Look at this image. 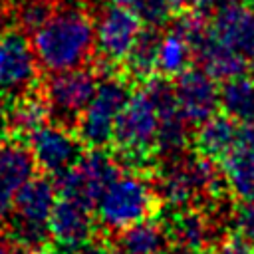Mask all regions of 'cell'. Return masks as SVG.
Returning <instances> with one entry per match:
<instances>
[{
  "instance_id": "cell-1",
  "label": "cell",
  "mask_w": 254,
  "mask_h": 254,
  "mask_svg": "<svg viewBox=\"0 0 254 254\" xmlns=\"http://www.w3.org/2000/svg\"><path fill=\"white\" fill-rule=\"evenodd\" d=\"M30 42L46 73L83 67L95 56V14L83 2L60 0Z\"/></svg>"
},
{
  "instance_id": "cell-2",
  "label": "cell",
  "mask_w": 254,
  "mask_h": 254,
  "mask_svg": "<svg viewBox=\"0 0 254 254\" xmlns=\"http://www.w3.org/2000/svg\"><path fill=\"white\" fill-rule=\"evenodd\" d=\"M153 185L161 202L177 210L190 208L196 202L216 200L228 189L222 169L214 161L192 153L161 159L155 167Z\"/></svg>"
},
{
  "instance_id": "cell-3",
  "label": "cell",
  "mask_w": 254,
  "mask_h": 254,
  "mask_svg": "<svg viewBox=\"0 0 254 254\" xmlns=\"http://www.w3.org/2000/svg\"><path fill=\"white\" fill-rule=\"evenodd\" d=\"M155 185L143 171L123 169L95 202V222L101 230L115 234L127 226L153 218L161 210Z\"/></svg>"
},
{
  "instance_id": "cell-4",
  "label": "cell",
  "mask_w": 254,
  "mask_h": 254,
  "mask_svg": "<svg viewBox=\"0 0 254 254\" xmlns=\"http://www.w3.org/2000/svg\"><path fill=\"white\" fill-rule=\"evenodd\" d=\"M159 133V113L151 95L141 87L131 91L127 103L123 105L115 129H113V155L123 169L143 171L149 167L151 157H155Z\"/></svg>"
},
{
  "instance_id": "cell-5",
  "label": "cell",
  "mask_w": 254,
  "mask_h": 254,
  "mask_svg": "<svg viewBox=\"0 0 254 254\" xmlns=\"http://www.w3.org/2000/svg\"><path fill=\"white\" fill-rule=\"evenodd\" d=\"M58 200V189L52 177L34 175L18 192L6 220L8 236L20 246H48L50 220Z\"/></svg>"
},
{
  "instance_id": "cell-6",
  "label": "cell",
  "mask_w": 254,
  "mask_h": 254,
  "mask_svg": "<svg viewBox=\"0 0 254 254\" xmlns=\"http://www.w3.org/2000/svg\"><path fill=\"white\" fill-rule=\"evenodd\" d=\"M131 81L123 71L101 75L97 89L75 123V135L85 149H105L111 145L115 121L131 95Z\"/></svg>"
},
{
  "instance_id": "cell-7",
  "label": "cell",
  "mask_w": 254,
  "mask_h": 254,
  "mask_svg": "<svg viewBox=\"0 0 254 254\" xmlns=\"http://www.w3.org/2000/svg\"><path fill=\"white\" fill-rule=\"evenodd\" d=\"M143 30V20L131 6L107 4L95 14V54L93 67L99 75L121 69L129 52L133 50L139 34Z\"/></svg>"
},
{
  "instance_id": "cell-8",
  "label": "cell",
  "mask_w": 254,
  "mask_h": 254,
  "mask_svg": "<svg viewBox=\"0 0 254 254\" xmlns=\"http://www.w3.org/2000/svg\"><path fill=\"white\" fill-rule=\"evenodd\" d=\"M101 75L93 65L50 73L42 79L40 91L50 107L52 121L75 129V123L91 101Z\"/></svg>"
},
{
  "instance_id": "cell-9",
  "label": "cell",
  "mask_w": 254,
  "mask_h": 254,
  "mask_svg": "<svg viewBox=\"0 0 254 254\" xmlns=\"http://www.w3.org/2000/svg\"><path fill=\"white\" fill-rule=\"evenodd\" d=\"M40 71L30 38L18 26L4 28L0 34V93L14 101L36 91L42 83Z\"/></svg>"
},
{
  "instance_id": "cell-10",
  "label": "cell",
  "mask_w": 254,
  "mask_h": 254,
  "mask_svg": "<svg viewBox=\"0 0 254 254\" xmlns=\"http://www.w3.org/2000/svg\"><path fill=\"white\" fill-rule=\"evenodd\" d=\"M123 171L121 163L113 153L105 149H87L73 167L54 179L58 194L79 198L95 208L97 198L105 187Z\"/></svg>"
},
{
  "instance_id": "cell-11",
  "label": "cell",
  "mask_w": 254,
  "mask_h": 254,
  "mask_svg": "<svg viewBox=\"0 0 254 254\" xmlns=\"http://www.w3.org/2000/svg\"><path fill=\"white\" fill-rule=\"evenodd\" d=\"M26 145L32 151L36 167L54 179L73 167L85 149L73 129L56 121H48L38 131H34L26 139Z\"/></svg>"
},
{
  "instance_id": "cell-12",
  "label": "cell",
  "mask_w": 254,
  "mask_h": 254,
  "mask_svg": "<svg viewBox=\"0 0 254 254\" xmlns=\"http://www.w3.org/2000/svg\"><path fill=\"white\" fill-rule=\"evenodd\" d=\"M95 226L93 206L79 198L58 194L50 220V246L56 254H73L95 238Z\"/></svg>"
},
{
  "instance_id": "cell-13",
  "label": "cell",
  "mask_w": 254,
  "mask_h": 254,
  "mask_svg": "<svg viewBox=\"0 0 254 254\" xmlns=\"http://www.w3.org/2000/svg\"><path fill=\"white\" fill-rule=\"evenodd\" d=\"M173 87L179 111L190 127H198L220 109L218 85L202 67H187L175 77Z\"/></svg>"
},
{
  "instance_id": "cell-14",
  "label": "cell",
  "mask_w": 254,
  "mask_h": 254,
  "mask_svg": "<svg viewBox=\"0 0 254 254\" xmlns=\"http://www.w3.org/2000/svg\"><path fill=\"white\" fill-rule=\"evenodd\" d=\"M36 169L32 151L24 141L14 137L0 141V224H6L18 192L36 175Z\"/></svg>"
},
{
  "instance_id": "cell-15",
  "label": "cell",
  "mask_w": 254,
  "mask_h": 254,
  "mask_svg": "<svg viewBox=\"0 0 254 254\" xmlns=\"http://www.w3.org/2000/svg\"><path fill=\"white\" fill-rule=\"evenodd\" d=\"M212 36L246 62L254 60V6L240 2L214 10L210 18Z\"/></svg>"
},
{
  "instance_id": "cell-16",
  "label": "cell",
  "mask_w": 254,
  "mask_h": 254,
  "mask_svg": "<svg viewBox=\"0 0 254 254\" xmlns=\"http://www.w3.org/2000/svg\"><path fill=\"white\" fill-rule=\"evenodd\" d=\"M165 226H167L169 242L175 248V252H183V254L204 252L218 242L214 238L216 234H214L212 216H208L204 210L196 206L177 210Z\"/></svg>"
},
{
  "instance_id": "cell-17",
  "label": "cell",
  "mask_w": 254,
  "mask_h": 254,
  "mask_svg": "<svg viewBox=\"0 0 254 254\" xmlns=\"http://www.w3.org/2000/svg\"><path fill=\"white\" fill-rule=\"evenodd\" d=\"M109 246L113 254H163L171 242L165 222L153 216L115 232Z\"/></svg>"
},
{
  "instance_id": "cell-18",
  "label": "cell",
  "mask_w": 254,
  "mask_h": 254,
  "mask_svg": "<svg viewBox=\"0 0 254 254\" xmlns=\"http://www.w3.org/2000/svg\"><path fill=\"white\" fill-rule=\"evenodd\" d=\"M238 141V121H234L228 115H212L204 123L198 125L194 133V147L196 151L210 159V161H222Z\"/></svg>"
},
{
  "instance_id": "cell-19",
  "label": "cell",
  "mask_w": 254,
  "mask_h": 254,
  "mask_svg": "<svg viewBox=\"0 0 254 254\" xmlns=\"http://www.w3.org/2000/svg\"><path fill=\"white\" fill-rule=\"evenodd\" d=\"M52 121L50 107L40 91V87L24 97H18L10 101L8 107V137L20 139L26 143V139L38 131L42 125Z\"/></svg>"
},
{
  "instance_id": "cell-20",
  "label": "cell",
  "mask_w": 254,
  "mask_h": 254,
  "mask_svg": "<svg viewBox=\"0 0 254 254\" xmlns=\"http://www.w3.org/2000/svg\"><path fill=\"white\" fill-rule=\"evenodd\" d=\"M159 40H161V32L159 28L147 26L143 24V30L133 46V50L129 52L127 60L121 65L123 75L133 83H145L147 79H151L153 75H157V52H159Z\"/></svg>"
},
{
  "instance_id": "cell-21",
  "label": "cell",
  "mask_w": 254,
  "mask_h": 254,
  "mask_svg": "<svg viewBox=\"0 0 254 254\" xmlns=\"http://www.w3.org/2000/svg\"><path fill=\"white\" fill-rule=\"evenodd\" d=\"M220 169L228 190L240 200H254V149L236 145L222 161Z\"/></svg>"
},
{
  "instance_id": "cell-22",
  "label": "cell",
  "mask_w": 254,
  "mask_h": 254,
  "mask_svg": "<svg viewBox=\"0 0 254 254\" xmlns=\"http://www.w3.org/2000/svg\"><path fill=\"white\" fill-rule=\"evenodd\" d=\"M194 58L198 62V67H202L214 81H226V79L244 75L246 64H248L230 48L222 46L214 36H210L194 52Z\"/></svg>"
},
{
  "instance_id": "cell-23",
  "label": "cell",
  "mask_w": 254,
  "mask_h": 254,
  "mask_svg": "<svg viewBox=\"0 0 254 254\" xmlns=\"http://www.w3.org/2000/svg\"><path fill=\"white\" fill-rule=\"evenodd\" d=\"M220 109L224 115L232 117L238 123L254 119V81L252 77L238 75L222 81L218 87Z\"/></svg>"
},
{
  "instance_id": "cell-24",
  "label": "cell",
  "mask_w": 254,
  "mask_h": 254,
  "mask_svg": "<svg viewBox=\"0 0 254 254\" xmlns=\"http://www.w3.org/2000/svg\"><path fill=\"white\" fill-rule=\"evenodd\" d=\"M192 56L194 54L187 44V40L169 28V32L161 34V40H159L157 73L163 77H177L181 71L190 67Z\"/></svg>"
},
{
  "instance_id": "cell-25",
  "label": "cell",
  "mask_w": 254,
  "mask_h": 254,
  "mask_svg": "<svg viewBox=\"0 0 254 254\" xmlns=\"http://www.w3.org/2000/svg\"><path fill=\"white\" fill-rule=\"evenodd\" d=\"M54 6L52 0H22L14 6V22L30 38L48 20Z\"/></svg>"
},
{
  "instance_id": "cell-26",
  "label": "cell",
  "mask_w": 254,
  "mask_h": 254,
  "mask_svg": "<svg viewBox=\"0 0 254 254\" xmlns=\"http://www.w3.org/2000/svg\"><path fill=\"white\" fill-rule=\"evenodd\" d=\"M131 8L139 14L143 24L159 28V30L165 24H169L171 18L175 16V10L171 8L169 0H137Z\"/></svg>"
},
{
  "instance_id": "cell-27",
  "label": "cell",
  "mask_w": 254,
  "mask_h": 254,
  "mask_svg": "<svg viewBox=\"0 0 254 254\" xmlns=\"http://www.w3.org/2000/svg\"><path fill=\"white\" fill-rule=\"evenodd\" d=\"M232 222H234L236 234H240L246 242L254 246V200L240 202L232 214Z\"/></svg>"
},
{
  "instance_id": "cell-28",
  "label": "cell",
  "mask_w": 254,
  "mask_h": 254,
  "mask_svg": "<svg viewBox=\"0 0 254 254\" xmlns=\"http://www.w3.org/2000/svg\"><path fill=\"white\" fill-rule=\"evenodd\" d=\"M73 254H113L111 246H109V240H103V238H91L87 244H83L81 248H77Z\"/></svg>"
},
{
  "instance_id": "cell-29",
  "label": "cell",
  "mask_w": 254,
  "mask_h": 254,
  "mask_svg": "<svg viewBox=\"0 0 254 254\" xmlns=\"http://www.w3.org/2000/svg\"><path fill=\"white\" fill-rule=\"evenodd\" d=\"M236 145L254 149V119L238 123V141H236Z\"/></svg>"
},
{
  "instance_id": "cell-30",
  "label": "cell",
  "mask_w": 254,
  "mask_h": 254,
  "mask_svg": "<svg viewBox=\"0 0 254 254\" xmlns=\"http://www.w3.org/2000/svg\"><path fill=\"white\" fill-rule=\"evenodd\" d=\"M8 99L0 93V141L8 137Z\"/></svg>"
},
{
  "instance_id": "cell-31",
  "label": "cell",
  "mask_w": 254,
  "mask_h": 254,
  "mask_svg": "<svg viewBox=\"0 0 254 254\" xmlns=\"http://www.w3.org/2000/svg\"><path fill=\"white\" fill-rule=\"evenodd\" d=\"M0 254H14V242L8 236V232L0 230Z\"/></svg>"
},
{
  "instance_id": "cell-32",
  "label": "cell",
  "mask_w": 254,
  "mask_h": 254,
  "mask_svg": "<svg viewBox=\"0 0 254 254\" xmlns=\"http://www.w3.org/2000/svg\"><path fill=\"white\" fill-rule=\"evenodd\" d=\"M187 4L198 12H206L208 8H214V0H187Z\"/></svg>"
},
{
  "instance_id": "cell-33",
  "label": "cell",
  "mask_w": 254,
  "mask_h": 254,
  "mask_svg": "<svg viewBox=\"0 0 254 254\" xmlns=\"http://www.w3.org/2000/svg\"><path fill=\"white\" fill-rule=\"evenodd\" d=\"M169 4H171V8H173V10H175V14H177V12H181V10L185 8L187 0H169Z\"/></svg>"
},
{
  "instance_id": "cell-34",
  "label": "cell",
  "mask_w": 254,
  "mask_h": 254,
  "mask_svg": "<svg viewBox=\"0 0 254 254\" xmlns=\"http://www.w3.org/2000/svg\"><path fill=\"white\" fill-rule=\"evenodd\" d=\"M109 4H121V6H133L137 0H107Z\"/></svg>"
},
{
  "instance_id": "cell-35",
  "label": "cell",
  "mask_w": 254,
  "mask_h": 254,
  "mask_svg": "<svg viewBox=\"0 0 254 254\" xmlns=\"http://www.w3.org/2000/svg\"><path fill=\"white\" fill-rule=\"evenodd\" d=\"M250 77H252V81H254V60H252V64H250Z\"/></svg>"
},
{
  "instance_id": "cell-36",
  "label": "cell",
  "mask_w": 254,
  "mask_h": 254,
  "mask_svg": "<svg viewBox=\"0 0 254 254\" xmlns=\"http://www.w3.org/2000/svg\"><path fill=\"white\" fill-rule=\"evenodd\" d=\"M52 2H60V0H52Z\"/></svg>"
}]
</instances>
